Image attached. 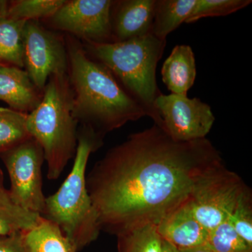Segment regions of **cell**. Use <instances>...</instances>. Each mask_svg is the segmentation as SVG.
Segmentation results:
<instances>
[{
  "label": "cell",
  "mask_w": 252,
  "mask_h": 252,
  "mask_svg": "<svg viewBox=\"0 0 252 252\" xmlns=\"http://www.w3.org/2000/svg\"><path fill=\"white\" fill-rule=\"evenodd\" d=\"M222 165L207 139L177 142L154 124L109 149L86 175V188L101 230L117 235L136 225H157Z\"/></svg>",
  "instance_id": "obj_1"
},
{
  "label": "cell",
  "mask_w": 252,
  "mask_h": 252,
  "mask_svg": "<svg viewBox=\"0 0 252 252\" xmlns=\"http://www.w3.org/2000/svg\"><path fill=\"white\" fill-rule=\"evenodd\" d=\"M65 45L73 116L78 124L104 137L127 123L148 117L108 68L91 58L77 39L69 36Z\"/></svg>",
  "instance_id": "obj_2"
},
{
  "label": "cell",
  "mask_w": 252,
  "mask_h": 252,
  "mask_svg": "<svg viewBox=\"0 0 252 252\" xmlns=\"http://www.w3.org/2000/svg\"><path fill=\"white\" fill-rule=\"evenodd\" d=\"M104 136L82 126L72 170L59 190L46 197L41 217L62 230L76 251L97 238L101 231L98 215L86 188V167L91 154L103 145Z\"/></svg>",
  "instance_id": "obj_3"
},
{
  "label": "cell",
  "mask_w": 252,
  "mask_h": 252,
  "mask_svg": "<svg viewBox=\"0 0 252 252\" xmlns=\"http://www.w3.org/2000/svg\"><path fill=\"white\" fill-rule=\"evenodd\" d=\"M73 91L67 73L51 76L40 103L28 114V132L41 146L47 177L58 180L75 157L78 122L73 116Z\"/></svg>",
  "instance_id": "obj_4"
},
{
  "label": "cell",
  "mask_w": 252,
  "mask_h": 252,
  "mask_svg": "<svg viewBox=\"0 0 252 252\" xmlns=\"http://www.w3.org/2000/svg\"><path fill=\"white\" fill-rule=\"evenodd\" d=\"M165 46L166 39L149 34L120 42L88 41L84 46L93 59L108 68L159 126L160 118L154 102L161 93L158 88L156 72Z\"/></svg>",
  "instance_id": "obj_5"
},
{
  "label": "cell",
  "mask_w": 252,
  "mask_h": 252,
  "mask_svg": "<svg viewBox=\"0 0 252 252\" xmlns=\"http://www.w3.org/2000/svg\"><path fill=\"white\" fill-rule=\"evenodd\" d=\"M0 155L9 173L13 201L41 216L46 200L42 181L45 158L41 146L31 137Z\"/></svg>",
  "instance_id": "obj_6"
},
{
  "label": "cell",
  "mask_w": 252,
  "mask_h": 252,
  "mask_svg": "<svg viewBox=\"0 0 252 252\" xmlns=\"http://www.w3.org/2000/svg\"><path fill=\"white\" fill-rule=\"evenodd\" d=\"M246 185L225 165L205 176L194 187L188 199L194 216L207 230L226 220Z\"/></svg>",
  "instance_id": "obj_7"
},
{
  "label": "cell",
  "mask_w": 252,
  "mask_h": 252,
  "mask_svg": "<svg viewBox=\"0 0 252 252\" xmlns=\"http://www.w3.org/2000/svg\"><path fill=\"white\" fill-rule=\"evenodd\" d=\"M154 107L160 118L159 127L177 142L205 138L215 121L210 106L198 97L160 94Z\"/></svg>",
  "instance_id": "obj_8"
},
{
  "label": "cell",
  "mask_w": 252,
  "mask_h": 252,
  "mask_svg": "<svg viewBox=\"0 0 252 252\" xmlns=\"http://www.w3.org/2000/svg\"><path fill=\"white\" fill-rule=\"evenodd\" d=\"M23 46L24 67L39 90L44 91L51 76L67 73L65 43L37 21L26 23Z\"/></svg>",
  "instance_id": "obj_9"
},
{
  "label": "cell",
  "mask_w": 252,
  "mask_h": 252,
  "mask_svg": "<svg viewBox=\"0 0 252 252\" xmlns=\"http://www.w3.org/2000/svg\"><path fill=\"white\" fill-rule=\"evenodd\" d=\"M111 0L65 1L48 18L51 27L81 38L86 42H112Z\"/></svg>",
  "instance_id": "obj_10"
},
{
  "label": "cell",
  "mask_w": 252,
  "mask_h": 252,
  "mask_svg": "<svg viewBox=\"0 0 252 252\" xmlns=\"http://www.w3.org/2000/svg\"><path fill=\"white\" fill-rule=\"evenodd\" d=\"M156 0L114 1L111 13L112 42L152 34Z\"/></svg>",
  "instance_id": "obj_11"
},
{
  "label": "cell",
  "mask_w": 252,
  "mask_h": 252,
  "mask_svg": "<svg viewBox=\"0 0 252 252\" xmlns=\"http://www.w3.org/2000/svg\"><path fill=\"white\" fill-rule=\"evenodd\" d=\"M157 229L162 240L177 250L205 246L208 232L196 220L188 200L158 222Z\"/></svg>",
  "instance_id": "obj_12"
},
{
  "label": "cell",
  "mask_w": 252,
  "mask_h": 252,
  "mask_svg": "<svg viewBox=\"0 0 252 252\" xmlns=\"http://www.w3.org/2000/svg\"><path fill=\"white\" fill-rule=\"evenodd\" d=\"M43 91L21 68L0 64V100L10 108L29 114L40 103Z\"/></svg>",
  "instance_id": "obj_13"
},
{
  "label": "cell",
  "mask_w": 252,
  "mask_h": 252,
  "mask_svg": "<svg viewBox=\"0 0 252 252\" xmlns=\"http://www.w3.org/2000/svg\"><path fill=\"white\" fill-rule=\"evenodd\" d=\"M162 79L172 94L187 95L196 77L193 50L189 45H177L165 60L161 69Z\"/></svg>",
  "instance_id": "obj_14"
},
{
  "label": "cell",
  "mask_w": 252,
  "mask_h": 252,
  "mask_svg": "<svg viewBox=\"0 0 252 252\" xmlns=\"http://www.w3.org/2000/svg\"><path fill=\"white\" fill-rule=\"evenodd\" d=\"M23 236L26 252H77L61 228L42 217Z\"/></svg>",
  "instance_id": "obj_15"
},
{
  "label": "cell",
  "mask_w": 252,
  "mask_h": 252,
  "mask_svg": "<svg viewBox=\"0 0 252 252\" xmlns=\"http://www.w3.org/2000/svg\"><path fill=\"white\" fill-rule=\"evenodd\" d=\"M196 0H156L152 34L166 39L170 33L185 23Z\"/></svg>",
  "instance_id": "obj_16"
},
{
  "label": "cell",
  "mask_w": 252,
  "mask_h": 252,
  "mask_svg": "<svg viewBox=\"0 0 252 252\" xmlns=\"http://www.w3.org/2000/svg\"><path fill=\"white\" fill-rule=\"evenodd\" d=\"M27 21L0 18V63L24 68L23 39Z\"/></svg>",
  "instance_id": "obj_17"
},
{
  "label": "cell",
  "mask_w": 252,
  "mask_h": 252,
  "mask_svg": "<svg viewBox=\"0 0 252 252\" xmlns=\"http://www.w3.org/2000/svg\"><path fill=\"white\" fill-rule=\"evenodd\" d=\"M40 217L18 206L9 190L0 189V236L26 231L35 225Z\"/></svg>",
  "instance_id": "obj_18"
},
{
  "label": "cell",
  "mask_w": 252,
  "mask_h": 252,
  "mask_svg": "<svg viewBox=\"0 0 252 252\" xmlns=\"http://www.w3.org/2000/svg\"><path fill=\"white\" fill-rule=\"evenodd\" d=\"M118 252H160L162 238L152 223L136 225L118 233Z\"/></svg>",
  "instance_id": "obj_19"
},
{
  "label": "cell",
  "mask_w": 252,
  "mask_h": 252,
  "mask_svg": "<svg viewBox=\"0 0 252 252\" xmlns=\"http://www.w3.org/2000/svg\"><path fill=\"white\" fill-rule=\"evenodd\" d=\"M28 114L0 107V154L31 138L27 128Z\"/></svg>",
  "instance_id": "obj_20"
},
{
  "label": "cell",
  "mask_w": 252,
  "mask_h": 252,
  "mask_svg": "<svg viewBox=\"0 0 252 252\" xmlns=\"http://www.w3.org/2000/svg\"><path fill=\"white\" fill-rule=\"evenodd\" d=\"M64 0H18L9 3L6 17L23 21L49 18L63 6Z\"/></svg>",
  "instance_id": "obj_21"
},
{
  "label": "cell",
  "mask_w": 252,
  "mask_h": 252,
  "mask_svg": "<svg viewBox=\"0 0 252 252\" xmlns=\"http://www.w3.org/2000/svg\"><path fill=\"white\" fill-rule=\"evenodd\" d=\"M205 246L213 252H252V247L226 220L208 232Z\"/></svg>",
  "instance_id": "obj_22"
},
{
  "label": "cell",
  "mask_w": 252,
  "mask_h": 252,
  "mask_svg": "<svg viewBox=\"0 0 252 252\" xmlns=\"http://www.w3.org/2000/svg\"><path fill=\"white\" fill-rule=\"evenodd\" d=\"M252 2L251 0H196L185 23H195L203 18L228 16Z\"/></svg>",
  "instance_id": "obj_23"
},
{
  "label": "cell",
  "mask_w": 252,
  "mask_h": 252,
  "mask_svg": "<svg viewBox=\"0 0 252 252\" xmlns=\"http://www.w3.org/2000/svg\"><path fill=\"white\" fill-rule=\"evenodd\" d=\"M225 220L252 247V195L248 187L239 197Z\"/></svg>",
  "instance_id": "obj_24"
},
{
  "label": "cell",
  "mask_w": 252,
  "mask_h": 252,
  "mask_svg": "<svg viewBox=\"0 0 252 252\" xmlns=\"http://www.w3.org/2000/svg\"><path fill=\"white\" fill-rule=\"evenodd\" d=\"M23 232L0 236V252H26Z\"/></svg>",
  "instance_id": "obj_25"
},
{
  "label": "cell",
  "mask_w": 252,
  "mask_h": 252,
  "mask_svg": "<svg viewBox=\"0 0 252 252\" xmlns=\"http://www.w3.org/2000/svg\"><path fill=\"white\" fill-rule=\"evenodd\" d=\"M9 3L5 0H0V18L5 17L7 14Z\"/></svg>",
  "instance_id": "obj_26"
},
{
  "label": "cell",
  "mask_w": 252,
  "mask_h": 252,
  "mask_svg": "<svg viewBox=\"0 0 252 252\" xmlns=\"http://www.w3.org/2000/svg\"><path fill=\"white\" fill-rule=\"evenodd\" d=\"M160 252H179L178 250L165 240H162L161 251Z\"/></svg>",
  "instance_id": "obj_27"
},
{
  "label": "cell",
  "mask_w": 252,
  "mask_h": 252,
  "mask_svg": "<svg viewBox=\"0 0 252 252\" xmlns=\"http://www.w3.org/2000/svg\"><path fill=\"white\" fill-rule=\"evenodd\" d=\"M179 252H213L205 246L196 247V248L178 250Z\"/></svg>",
  "instance_id": "obj_28"
},
{
  "label": "cell",
  "mask_w": 252,
  "mask_h": 252,
  "mask_svg": "<svg viewBox=\"0 0 252 252\" xmlns=\"http://www.w3.org/2000/svg\"><path fill=\"white\" fill-rule=\"evenodd\" d=\"M4 188L3 187V175L1 170H0V189Z\"/></svg>",
  "instance_id": "obj_29"
},
{
  "label": "cell",
  "mask_w": 252,
  "mask_h": 252,
  "mask_svg": "<svg viewBox=\"0 0 252 252\" xmlns=\"http://www.w3.org/2000/svg\"><path fill=\"white\" fill-rule=\"evenodd\" d=\"M0 64H2V63H0Z\"/></svg>",
  "instance_id": "obj_30"
}]
</instances>
